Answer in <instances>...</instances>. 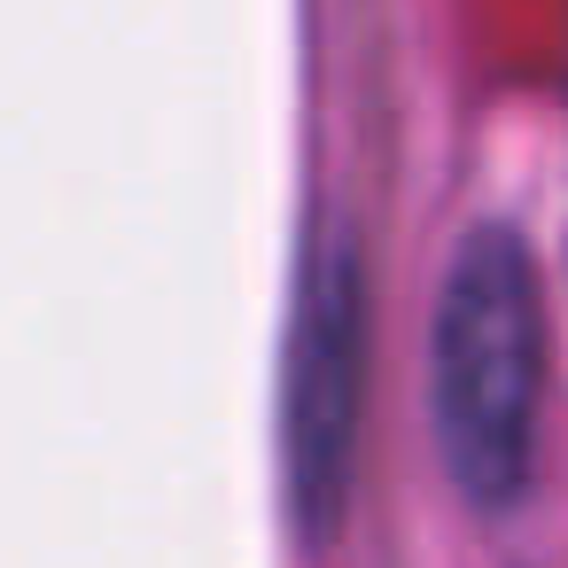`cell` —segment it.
Segmentation results:
<instances>
[{
	"label": "cell",
	"mask_w": 568,
	"mask_h": 568,
	"mask_svg": "<svg viewBox=\"0 0 568 568\" xmlns=\"http://www.w3.org/2000/svg\"><path fill=\"white\" fill-rule=\"evenodd\" d=\"M545 413V288L514 226H475L428 312V428L475 514H514L537 475Z\"/></svg>",
	"instance_id": "obj_1"
},
{
	"label": "cell",
	"mask_w": 568,
	"mask_h": 568,
	"mask_svg": "<svg viewBox=\"0 0 568 568\" xmlns=\"http://www.w3.org/2000/svg\"><path fill=\"white\" fill-rule=\"evenodd\" d=\"M358 389H366V265L351 226L320 234L296 281L288 351H281V475L304 537L343 521L351 452H358Z\"/></svg>",
	"instance_id": "obj_2"
}]
</instances>
